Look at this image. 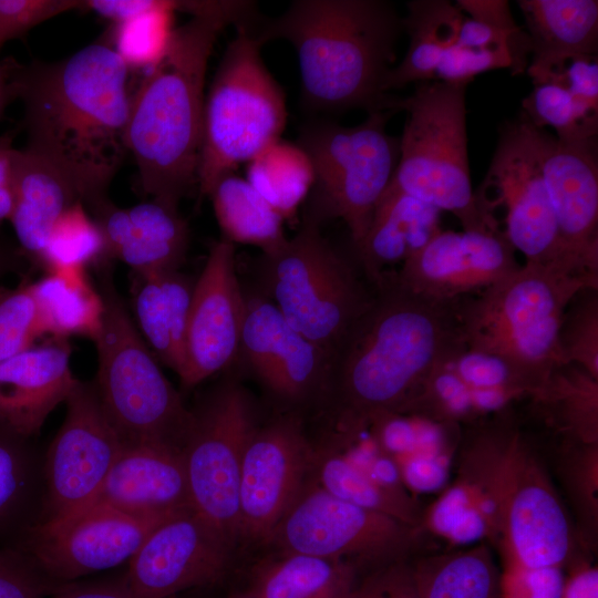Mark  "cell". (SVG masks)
<instances>
[{"label": "cell", "instance_id": "11a10c76", "mask_svg": "<svg viewBox=\"0 0 598 598\" xmlns=\"http://www.w3.org/2000/svg\"><path fill=\"white\" fill-rule=\"evenodd\" d=\"M456 6L470 18L486 23L499 31L519 35L524 33L515 22L508 1L504 0H458Z\"/></svg>", "mask_w": 598, "mask_h": 598}, {"label": "cell", "instance_id": "f1b7e54d", "mask_svg": "<svg viewBox=\"0 0 598 598\" xmlns=\"http://www.w3.org/2000/svg\"><path fill=\"white\" fill-rule=\"evenodd\" d=\"M406 8L402 24L410 42L401 62L388 72L384 93L434 80L441 58L456 41L465 18L456 4L446 0H413Z\"/></svg>", "mask_w": 598, "mask_h": 598}, {"label": "cell", "instance_id": "4fadbf2b", "mask_svg": "<svg viewBox=\"0 0 598 598\" xmlns=\"http://www.w3.org/2000/svg\"><path fill=\"white\" fill-rule=\"evenodd\" d=\"M412 530L403 520L342 501L315 484L303 488L268 544L282 553L350 563L382 560L405 548Z\"/></svg>", "mask_w": 598, "mask_h": 598}, {"label": "cell", "instance_id": "8992f818", "mask_svg": "<svg viewBox=\"0 0 598 598\" xmlns=\"http://www.w3.org/2000/svg\"><path fill=\"white\" fill-rule=\"evenodd\" d=\"M465 85L417 83L392 110L406 114L400 155L390 185L440 212L453 214L465 231L501 233L495 215L472 188Z\"/></svg>", "mask_w": 598, "mask_h": 598}, {"label": "cell", "instance_id": "91938a15", "mask_svg": "<svg viewBox=\"0 0 598 598\" xmlns=\"http://www.w3.org/2000/svg\"><path fill=\"white\" fill-rule=\"evenodd\" d=\"M560 598H598V573L586 568L574 574L564 582Z\"/></svg>", "mask_w": 598, "mask_h": 598}, {"label": "cell", "instance_id": "f907efd6", "mask_svg": "<svg viewBox=\"0 0 598 598\" xmlns=\"http://www.w3.org/2000/svg\"><path fill=\"white\" fill-rule=\"evenodd\" d=\"M564 582L560 568L529 569L507 563L499 576V598H560Z\"/></svg>", "mask_w": 598, "mask_h": 598}, {"label": "cell", "instance_id": "d6a6232c", "mask_svg": "<svg viewBox=\"0 0 598 598\" xmlns=\"http://www.w3.org/2000/svg\"><path fill=\"white\" fill-rule=\"evenodd\" d=\"M221 239L233 245L258 247L269 254L287 239L283 217L262 196L234 172L224 174L209 195Z\"/></svg>", "mask_w": 598, "mask_h": 598}, {"label": "cell", "instance_id": "d6986e66", "mask_svg": "<svg viewBox=\"0 0 598 598\" xmlns=\"http://www.w3.org/2000/svg\"><path fill=\"white\" fill-rule=\"evenodd\" d=\"M515 251L503 231L441 229L394 274L401 285L415 293L457 301L517 270L522 265Z\"/></svg>", "mask_w": 598, "mask_h": 598}, {"label": "cell", "instance_id": "f35d334b", "mask_svg": "<svg viewBox=\"0 0 598 598\" xmlns=\"http://www.w3.org/2000/svg\"><path fill=\"white\" fill-rule=\"evenodd\" d=\"M318 485L331 495L357 506L383 513L413 524L409 502L403 494L388 491L372 481L343 454L322 453L315 458Z\"/></svg>", "mask_w": 598, "mask_h": 598}, {"label": "cell", "instance_id": "f546056e", "mask_svg": "<svg viewBox=\"0 0 598 598\" xmlns=\"http://www.w3.org/2000/svg\"><path fill=\"white\" fill-rule=\"evenodd\" d=\"M355 565L300 553L257 564L247 594L256 598H344L355 584Z\"/></svg>", "mask_w": 598, "mask_h": 598}, {"label": "cell", "instance_id": "44dd1931", "mask_svg": "<svg viewBox=\"0 0 598 598\" xmlns=\"http://www.w3.org/2000/svg\"><path fill=\"white\" fill-rule=\"evenodd\" d=\"M239 355L281 400L299 402L324 390L330 355L261 295L246 298Z\"/></svg>", "mask_w": 598, "mask_h": 598}, {"label": "cell", "instance_id": "52a82bcc", "mask_svg": "<svg viewBox=\"0 0 598 598\" xmlns=\"http://www.w3.org/2000/svg\"><path fill=\"white\" fill-rule=\"evenodd\" d=\"M101 329L94 339V381L102 408L122 443L155 442L183 450L194 414L164 375L104 268Z\"/></svg>", "mask_w": 598, "mask_h": 598}, {"label": "cell", "instance_id": "d4e9b609", "mask_svg": "<svg viewBox=\"0 0 598 598\" xmlns=\"http://www.w3.org/2000/svg\"><path fill=\"white\" fill-rule=\"evenodd\" d=\"M68 339L52 338L0 362V423L29 439L78 383Z\"/></svg>", "mask_w": 598, "mask_h": 598}, {"label": "cell", "instance_id": "7a4b0ae2", "mask_svg": "<svg viewBox=\"0 0 598 598\" xmlns=\"http://www.w3.org/2000/svg\"><path fill=\"white\" fill-rule=\"evenodd\" d=\"M131 71L106 41L58 62L17 68L24 148L54 167L91 209L107 200L128 154Z\"/></svg>", "mask_w": 598, "mask_h": 598}, {"label": "cell", "instance_id": "ac0fdd59", "mask_svg": "<svg viewBox=\"0 0 598 598\" xmlns=\"http://www.w3.org/2000/svg\"><path fill=\"white\" fill-rule=\"evenodd\" d=\"M246 297L236 274L235 245L220 239L194 282L181 384L190 389L239 357Z\"/></svg>", "mask_w": 598, "mask_h": 598}, {"label": "cell", "instance_id": "5bb4252c", "mask_svg": "<svg viewBox=\"0 0 598 598\" xmlns=\"http://www.w3.org/2000/svg\"><path fill=\"white\" fill-rule=\"evenodd\" d=\"M65 404L47 454L43 513L35 522L59 520L91 505L123 446L94 382L79 380Z\"/></svg>", "mask_w": 598, "mask_h": 598}, {"label": "cell", "instance_id": "681fc988", "mask_svg": "<svg viewBox=\"0 0 598 598\" xmlns=\"http://www.w3.org/2000/svg\"><path fill=\"white\" fill-rule=\"evenodd\" d=\"M82 8L80 0H0V50L4 43L21 38L35 25Z\"/></svg>", "mask_w": 598, "mask_h": 598}, {"label": "cell", "instance_id": "816d5d0a", "mask_svg": "<svg viewBox=\"0 0 598 598\" xmlns=\"http://www.w3.org/2000/svg\"><path fill=\"white\" fill-rule=\"evenodd\" d=\"M448 365L471 390H499L515 396L523 394L507 369L488 355L464 349L448 361Z\"/></svg>", "mask_w": 598, "mask_h": 598}, {"label": "cell", "instance_id": "9c48e42d", "mask_svg": "<svg viewBox=\"0 0 598 598\" xmlns=\"http://www.w3.org/2000/svg\"><path fill=\"white\" fill-rule=\"evenodd\" d=\"M320 226L305 216L293 237L262 254L260 283L287 322L331 355L372 295Z\"/></svg>", "mask_w": 598, "mask_h": 598}, {"label": "cell", "instance_id": "6f0895ef", "mask_svg": "<svg viewBox=\"0 0 598 598\" xmlns=\"http://www.w3.org/2000/svg\"><path fill=\"white\" fill-rule=\"evenodd\" d=\"M11 138H0V224L10 220L14 206V172Z\"/></svg>", "mask_w": 598, "mask_h": 598}, {"label": "cell", "instance_id": "ba28073f", "mask_svg": "<svg viewBox=\"0 0 598 598\" xmlns=\"http://www.w3.org/2000/svg\"><path fill=\"white\" fill-rule=\"evenodd\" d=\"M261 47L252 33L237 30L205 95L198 200L224 174L280 140L285 130V92L264 63Z\"/></svg>", "mask_w": 598, "mask_h": 598}, {"label": "cell", "instance_id": "ab89813d", "mask_svg": "<svg viewBox=\"0 0 598 598\" xmlns=\"http://www.w3.org/2000/svg\"><path fill=\"white\" fill-rule=\"evenodd\" d=\"M522 113L536 127L549 126L556 137L570 142L597 137L598 105L571 95L554 84H534L522 101Z\"/></svg>", "mask_w": 598, "mask_h": 598}, {"label": "cell", "instance_id": "e575fe53", "mask_svg": "<svg viewBox=\"0 0 598 598\" xmlns=\"http://www.w3.org/2000/svg\"><path fill=\"white\" fill-rule=\"evenodd\" d=\"M27 440L0 423V548H18L34 523L35 470Z\"/></svg>", "mask_w": 598, "mask_h": 598}, {"label": "cell", "instance_id": "c3c4849f", "mask_svg": "<svg viewBox=\"0 0 598 598\" xmlns=\"http://www.w3.org/2000/svg\"><path fill=\"white\" fill-rule=\"evenodd\" d=\"M62 584L20 548H0V598H49Z\"/></svg>", "mask_w": 598, "mask_h": 598}, {"label": "cell", "instance_id": "6125c7cd", "mask_svg": "<svg viewBox=\"0 0 598 598\" xmlns=\"http://www.w3.org/2000/svg\"><path fill=\"white\" fill-rule=\"evenodd\" d=\"M6 264L7 260L4 258V255L0 251V276L6 270Z\"/></svg>", "mask_w": 598, "mask_h": 598}, {"label": "cell", "instance_id": "83f0119b", "mask_svg": "<svg viewBox=\"0 0 598 598\" xmlns=\"http://www.w3.org/2000/svg\"><path fill=\"white\" fill-rule=\"evenodd\" d=\"M14 206L10 218L22 249L39 260L58 218L81 202L66 179L30 151L14 150Z\"/></svg>", "mask_w": 598, "mask_h": 598}, {"label": "cell", "instance_id": "7dc6e473", "mask_svg": "<svg viewBox=\"0 0 598 598\" xmlns=\"http://www.w3.org/2000/svg\"><path fill=\"white\" fill-rule=\"evenodd\" d=\"M410 411L426 412L436 420H456L476 412L472 390L448 362L431 374Z\"/></svg>", "mask_w": 598, "mask_h": 598}, {"label": "cell", "instance_id": "603a6c76", "mask_svg": "<svg viewBox=\"0 0 598 598\" xmlns=\"http://www.w3.org/2000/svg\"><path fill=\"white\" fill-rule=\"evenodd\" d=\"M92 504L142 518L193 508L183 450L155 442L123 443Z\"/></svg>", "mask_w": 598, "mask_h": 598}, {"label": "cell", "instance_id": "ee69618b", "mask_svg": "<svg viewBox=\"0 0 598 598\" xmlns=\"http://www.w3.org/2000/svg\"><path fill=\"white\" fill-rule=\"evenodd\" d=\"M427 523L434 533L462 545L476 542L491 532L460 483L445 491L434 503Z\"/></svg>", "mask_w": 598, "mask_h": 598}, {"label": "cell", "instance_id": "94428289", "mask_svg": "<svg viewBox=\"0 0 598 598\" xmlns=\"http://www.w3.org/2000/svg\"><path fill=\"white\" fill-rule=\"evenodd\" d=\"M14 61L0 62V118L10 102L18 99Z\"/></svg>", "mask_w": 598, "mask_h": 598}, {"label": "cell", "instance_id": "277c9868", "mask_svg": "<svg viewBox=\"0 0 598 598\" xmlns=\"http://www.w3.org/2000/svg\"><path fill=\"white\" fill-rule=\"evenodd\" d=\"M226 27L196 17L174 29L166 52L132 94L126 144L141 190L171 208L197 187L207 65Z\"/></svg>", "mask_w": 598, "mask_h": 598}, {"label": "cell", "instance_id": "db71d44e", "mask_svg": "<svg viewBox=\"0 0 598 598\" xmlns=\"http://www.w3.org/2000/svg\"><path fill=\"white\" fill-rule=\"evenodd\" d=\"M401 480L421 492L440 488L447 477L445 458L437 454H414L405 456L399 466Z\"/></svg>", "mask_w": 598, "mask_h": 598}, {"label": "cell", "instance_id": "74e56055", "mask_svg": "<svg viewBox=\"0 0 598 598\" xmlns=\"http://www.w3.org/2000/svg\"><path fill=\"white\" fill-rule=\"evenodd\" d=\"M38 262L47 272L86 271L91 265L110 262L101 228L82 202L74 203L58 218Z\"/></svg>", "mask_w": 598, "mask_h": 598}, {"label": "cell", "instance_id": "be15d7a7", "mask_svg": "<svg viewBox=\"0 0 598 598\" xmlns=\"http://www.w3.org/2000/svg\"><path fill=\"white\" fill-rule=\"evenodd\" d=\"M230 598H256L249 594H246V595H241V596H236V597H230Z\"/></svg>", "mask_w": 598, "mask_h": 598}, {"label": "cell", "instance_id": "f5cc1de1", "mask_svg": "<svg viewBox=\"0 0 598 598\" xmlns=\"http://www.w3.org/2000/svg\"><path fill=\"white\" fill-rule=\"evenodd\" d=\"M344 598H420V594L413 568L394 560L355 581Z\"/></svg>", "mask_w": 598, "mask_h": 598}, {"label": "cell", "instance_id": "cb8c5ba5", "mask_svg": "<svg viewBox=\"0 0 598 598\" xmlns=\"http://www.w3.org/2000/svg\"><path fill=\"white\" fill-rule=\"evenodd\" d=\"M92 210L105 244V258L120 260L134 274L181 270L189 228L178 209L155 200L121 208L109 199Z\"/></svg>", "mask_w": 598, "mask_h": 598}, {"label": "cell", "instance_id": "b9f144b4", "mask_svg": "<svg viewBox=\"0 0 598 598\" xmlns=\"http://www.w3.org/2000/svg\"><path fill=\"white\" fill-rule=\"evenodd\" d=\"M558 346L565 363L598 379V287L580 289L563 315Z\"/></svg>", "mask_w": 598, "mask_h": 598}, {"label": "cell", "instance_id": "4dcf8cb0", "mask_svg": "<svg viewBox=\"0 0 598 598\" xmlns=\"http://www.w3.org/2000/svg\"><path fill=\"white\" fill-rule=\"evenodd\" d=\"M532 47V61L597 55L598 1L519 0Z\"/></svg>", "mask_w": 598, "mask_h": 598}, {"label": "cell", "instance_id": "3957f363", "mask_svg": "<svg viewBox=\"0 0 598 598\" xmlns=\"http://www.w3.org/2000/svg\"><path fill=\"white\" fill-rule=\"evenodd\" d=\"M403 30L382 0H296L277 17L262 16L252 32L262 45L289 42L297 55L303 104L315 111H390L383 82ZM394 113V112H393Z\"/></svg>", "mask_w": 598, "mask_h": 598}, {"label": "cell", "instance_id": "680465c9", "mask_svg": "<svg viewBox=\"0 0 598 598\" xmlns=\"http://www.w3.org/2000/svg\"><path fill=\"white\" fill-rule=\"evenodd\" d=\"M156 0H84L83 8L120 23L151 10ZM82 8V9H83Z\"/></svg>", "mask_w": 598, "mask_h": 598}, {"label": "cell", "instance_id": "836d02e7", "mask_svg": "<svg viewBox=\"0 0 598 598\" xmlns=\"http://www.w3.org/2000/svg\"><path fill=\"white\" fill-rule=\"evenodd\" d=\"M246 179L286 220L309 196L315 171L298 143L280 138L247 163Z\"/></svg>", "mask_w": 598, "mask_h": 598}, {"label": "cell", "instance_id": "484cf974", "mask_svg": "<svg viewBox=\"0 0 598 598\" xmlns=\"http://www.w3.org/2000/svg\"><path fill=\"white\" fill-rule=\"evenodd\" d=\"M440 210L389 184L369 228L355 247L368 280L375 285L395 264H403L442 228Z\"/></svg>", "mask_w": 598, "mask_h": 598}, {"label": "cell", "instance_id": "5b68a950", "mask_svg": "<svg viewBox=\"0 0 598 598\" xmlns=\"http://www.w3.org/2000/svg\"><path fill=\"white\" fill-rule=\"evenodd\" d=\"M598 278L525 262L478 293L457 301L465 349L499 361L522 393L532 394L564 360L558 346L563 315Z\"/></svg>", "mask_w": 598, "mask_h": 598}, {"label": "cell", "instance_id": "ffe728a7", "mask_svg": "<svg viewBox=\"0 0 598 598\" xmlns=\"http://www.w3.org/2000/svg\"><path fill=\"white\" fill-rule=\"evenodd\" d=\"M543 174L569 266L598 277L597 137L565 142L542 131Z\"/></svg>", "mask_w": 598, "mask_h": 598}, {"label": "cell", "instance_id": "8d00e7d4", "mask_svg": "<svg viewBox=\"0 0 598 598\" xmlns=\"http://www.w3.org/2000/svg\"><path fill=\"white\" fill-rule=\"evenodd\" d=\"M533 395L559 426L586 443L597 437L598 379L575 363L557 367Z\"/></svg>", "mask_w": 598, "mask_h": 598}, {"label": "cell", "instance_id": "9f6ffc18", "mask_svg": "<svg viewBox=\"0 0 598 598\" xmlns=\"http://www.w3.org/2000/svg\"><path fill=\"white\" fill-rule=\"evenodd\" d=\"M50 598H133L123 576L121 579L74 585L62 584Z\"/></svg>", "mask_w": 598, "mask_h": 598}, {"label": "cell", "instance_id": "7bdbcfd3", "mask_svg": "<svg viewBox=\"0 0 598 598\" xmlns=\"http://www.w3.org/2000/svg\"><path fill=\"white\" fill-rule=\"evenodd\" d=\"M41 336L29 283L0 288V362L31 348Z\"/></svg>", "mask_w": 598, "mask_h": 598}, {"label": "cell", "instance_id": "2e32d148", "mask_svg": "<svg viewBox=\"0 0 598 598\" xmlns=\"http://www.w3.org/2000/svg\"><path fill=\"white\" fill-rule=\"evenodd\" d=\"M169 517H135L91 504L59 520L34 522L18 548L52 580L69 584L128 561L147 535Z\"/></svg>", "mask_w": 598, "mask_h": 598}, {"label": "cell", "instance_id": "7c38bea8", "mask_svg": "<svg viewBox=\"0 0 598 598\" xmlns=\"http://www.w3.org/2000/svg\"><path fill=\"white\" fill-rule=\"evenodd\" d=\"M542 131L523 113L504 123L485 179L475 193L494 215L495 208H505L503 233L527 264L585 276L569 266L561 249L543 174Z\"/></svg>", "mask_w": 598, "mask_h": 598}, {"label": "cell", "instance_id": "f6af8a7d", "mask_svg": "<svg viewBox=\"0 0 598 598\" xmlns=\"http://www.w3.org/2000/svg\"><path fill=\"white\" fill-rule=\"evenodd\" d=\"M526 70L533 84H554L578 99L598 105L597 55H566L530 61Z\"/></svg>", "mask_w": 598, "mask_h": 598}, {"label": "cell", "instance_id": "e0dca14e", "mask_svg": "<svg viewBox=\"0 0 598 598\" xmlns=\"http://www.w3.org/2000/svg\"><path fill=\"white\" fill-rule=\"evenodd\" d=\"M235 547L188 508L158 524L128 560L133 598H172L213 585L227 573Z\"/></svg>", "mask_w": 598, "mask_h": 598}, {"label": "cell", "instance_id": "bcb514c9", "mask_svg": "<svg viewBox=\"0 0 598 598\" xmlns=\"http://www.w3.org/2000/svg\"><path fill=\"white\" fill-rule=\"evenodd\" d=\"M495 69H509L517 75L516 61L508 47L454 42L443 53L434 80L467 86L476 75Z\"/></svg>", "mask_w": 598, "mask_h": 598}, {"label": "cell", "instance_id": "6da1fadb", "mask_svg": "<svg viewBox=\"0 0 598 598\" xmlns=\"http://www.w3.org/2000/svg\"><path fill=\"white\" fill-rule=\"evenodd\" d=\"M330 355L324 390L340 439L411 410L431 374L465 349L457 301L415 293L385 271ZM323 390V391H324Z\"/></svg>", "mask_w": 598, "mask_h": 598}, {"label": "cell", "instance_id": "7402d4cb", "mask_svg": "<svg viewBox=\"0 0 598 598\" xmlns=\"http://www.w3.org/2000/svg\"><path fill=\"white\" fill-rule=\"evenodd\" d=\"M520 437L515 432L509 451L502 527L509 545L508 563L529 569L560 568L570 544L565 512L539 474L516 464Z\"/></svg>", "mask_w": 598, "mask_h": 598}, {"label": "cell", "instance_id": "8fae6325", "mask_svg": "<svg viewBox=\"0 0 598 598\" xmlns=\"http://www.w3.org/2000/svg\"><path fill=\"white\" fill-rule=\"evenodd\" d=\"M193 414L183 446L192 507L235 547L243 456L258 426L254 405L246 389L231 380Z\"/></svg>", "mask_w": 598, "mask_h": 598}, {"label": "cell", "instance_id": "60d3db41", "mask_svg": "<svg viewBox=\"0 0 598 598\" xmlns=\"http://www.w3.org/2000/svg\"><path fill=\"white\" fill-rule=\"evenodd\" d=\"M175 12V1L156 0L151 10L115 23L111 45L131 70L145 71L162 59L174 31Z\"/></svg>", "mask_w": 598, "mask_h": 598}, {"label": "cell", "instance_id": "9a60e30c", "mask_svg": "<svg viewBox=\"0 0 598 598\" xmlns=\"http://www.w3.org/2000/svg\"><path fill=\"white\" fill-rule=\"evenodd\" d=\"M315 458L298 414H283L256 427L241 463L238 540L268 544L303 491Z\"/></svg>", "mask_w": 598, "mask_h": 598}, {"label": "cell", "instance_id": "4316f807", "mask_svg": "<svg viewBox=\"0 0 598 598\" xmlns=\"http://www.w3.org/2000/svg\"><path fill=\"white\" fill-rule=\"evenodd\" d=\"M194 282L181 270L151 275L132 272L133 321L155 358L178 377L185 363Z\"/></svg>", "mask_w": 598, "mask_h": 598}, {"label": "cell", "instance_id": "d590c367", "mask_svg": "<svg viewBox=\"0 0 598 598\" xmlns=\"http://www.w3.org/2000/svg\"><path fill=\"white\" fill-rule=\"evenodd\" d=\"M413 570L420 598H499V576L485 547L435 557Z\"/></svg>", "mask_w": 598, "mask_h": 598}, {"label": "cell", "instance_id": "30bf717a", "mask_svg": "<svg viewBox=\"0 0 598 598\" xmlns=\"http://www.w3.org/2000/svg\"><path fill=\"white\" fill-rule=\"evenodd\" d=\"M392 114L369 112L355 126L313 121L299 132L297 143L309 155L315 171L305 216L320 225L340 218L354 248L362 241L399 162L400 138L385 130Z\"/></svg>", "mask_w": 598, "mask_h": 598}, {"label": "cell", "instance_id": "1f68e13d", "mask_svg": "<svg viewBox=\"0 0 598 598\" xmlns=\"http://www.w3.org/2000/svg\"><path fill=\"white\" fill-rule=\"evenodd\" d=\"M29 286L42 336H79L94 341L102 324L104 300L86 271L47 272Z\"/></svg>", "mask_w": 598, "mask_h": 598}]
</instances>
